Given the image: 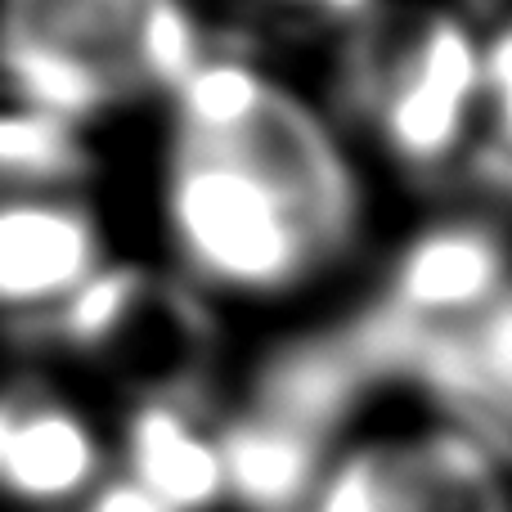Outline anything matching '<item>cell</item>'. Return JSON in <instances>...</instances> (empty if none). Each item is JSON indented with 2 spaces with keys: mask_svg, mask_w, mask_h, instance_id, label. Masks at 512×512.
<instances>
[{
  "mask_svg": "<svg viewBox=\"0 0 512 512\" xmlns=\"http://www.w3.org/2000/svg\"><path fill=\"white\" fill-rule=\"evenodd\" d=\"M297 5L324 9V14H360V9H369L373 0H297Z\"/></svg>",
  "mask_w": 512,
  "mask_h": 512,
  "instance_id": "cell-12",
  "label": "cell"
},
{
  "mask_svg": "<svg viewBox=\"0 0 512 512\" xmlns=\"http://www.w3.org/2000/svg\"><path fill=\"white\" fill-rule=\"evenodd\" d=\"M180 140L261 180L328 248L351 234L355 185L342 153L301 99L283 95L243 63H198L176 86Z\"/></svg>",
  "mask_w": 512,
  "mask_h": 512,
  "instance_id": "cell-2",
  "label": "cell"
},
{
  "mask_svg": "<svg viewBox=\"0 0 512 512\" xmlns=\"http://www.w3.org/2000/svg\"><path fill=\"white\" fill-rule=\"evenodd\" d=\"M180 0H0V72L23 108L77 117L198 68Z\"/></svg>",
  "mask_w": 512,
  "mask_h": 512,
  "instance_id": "cell-1",
  "label": "cell"
},
{
  "mask_svg": "<svg viewBox=\"0 0 512 512\" xmlns=\"http://www.w3.org/2000/svg\"><path fill=\"white\" fill-rule=\"evenodd\" d=\"M167 216L185 261L225 288H288L324 252L274 189L189 140H180L171 158Z\"/></svg>",
  "mask_w": 512,
  "mask_h": 512,
  "instance_id": "cell-4",
  "label": "cell"
},
{
  "mask_svg": "<svg viewBox=\"0 0 512 512\" xmlns=\"http://www.w3.org/2000/svg\"><path fill=\"white\" fill-rule=\"evenodd\" d=\"M512 288L508 252L481 225H441L409 243L378 306L346 333L364 373H405L427 342L486 315Z\"/></svg>",
  "mask_w": 512,
  "mask_h": 512,
  "instance_id": "cell-5",
  "label": "cell"
},
{
  "mask_svg": "<svg viewBox=\"0 0 512 512\" xmlns=\"http://www.w3.org/2000/svg\"><path fill=\"white\" fill-rule=\"evenodd\" d=\"M104 477V445L77 409L36 382L0 387V499L77 512Z\"/></svg>",
  "mask_w": 512,
  "mask_h": 512,
  "instance_id": "cell-7",
  "label": "cell"
},
{
  "mask_svg": "<svg viewBox=\"0 0 512 512\" xmlns=\"http://www.w3.org/2000/svg\"><path fill=\"white\" fill-rule=\"evenodd\" d=\"M104 274L90 212L54 189H0V315L59 319Z\"/></svg>",
  "mask_w": 512,
  "mask_h": 512,
  "instance_id": "cell-6",
  "label": "cell"
},
{
  "mask_svg": "<svg viewBox=\"0 0 512 512\" xmlns=\"http://www.w3.org/2000/svg\"><path fill=\"white\" fill-rule=\"evenodd\" d=\"M122 477L149 490L167 512H216L230 504V481L216 432L194 423L176 396H153L126 423Z\"/></svg>",
  "mask_w": 512,
  "mask_h": 512,
  "instance_id": "cell-9",
  "label": "cell"
},
{
  "mask_svg": "<svg viewBox=\"0 0 512 512\" xmlns=\"http://www.w3.org/2000/svg\"><path fill=\"white\" fill-rule=\"evenodd\" d=\"M355 95L378 135L409 167H436L459 149L481 104V50L450 14H391L355 45Z\"/></svg>",
  "mask_w": 512,
  "mask_h": 512,
  "instance_id": "cell-3",
  "label": "cell"
},
{
  "mask_svg": "<svg viewBox=\"0 0 512 512\" xmlns=\"http://www.w3.org/2000/svg\"><path fill=\"white\" fill-rule=\"evenodd\" d=\"M77 512H167L158 504V499L149 495V490H140L131 477H104L95 490H90V499L81 504Z\"/></svg>",
  "mask_w": 512,
  "mask_h": 512,
  "instance_id": "cell-11",
  "label": "cell"
},
{
  "mask_svg": "<svg viewBox=\"0 0 512 512\" xmlns=\"http://www.w3.org/2000/svg\"><path fill=\"white\" fill-rule=\"evenodd\" d=\"M382 512H512L499 450L468 427H423L373 441Z\"/></svg>",
  "mask_w": 512,
  "mask_h": 512,
  "instance_id": "cell-8",
  "label": "cell"
},
{
  "mask_svg": "<svg viewBox=\"0 0 512 512\" xmlns=\"http://www.w3.org/2000/svg\"><path fill=\"white\" fill-rule=\"evenodd\" d=\"M481 104L490 117V153L486 171L495 180L512 185V27L490 41V50L481 54Z\"/></svg>",
  "mask_w": 512,
  "mask_h": 512,
  "instance_id": "cell-10",
  "label": "cell"
}]
</instances>
